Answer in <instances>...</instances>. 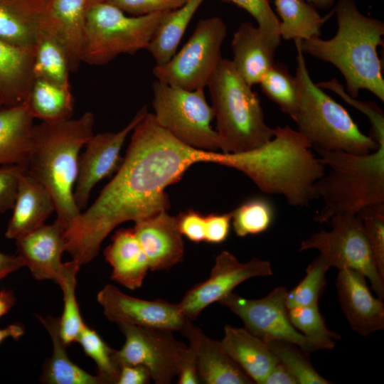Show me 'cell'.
Listing matches in <instances>:
<instances>
[{
    "label": "cell",
    "mask_w": 384,
    "mask_h": 384,
    "mask_svg": "<svg viewBox=\"0 0 384 384\" xmlns=\"http://www.w3.org/2000/svg\"><path fill=\"white\" fill-rule=\"evenodd\" d=\"M205 151L175 138L149 112L132 130L115 176L65 231L66 250L80 265L94 260L119 225L144 219L171 206L165 189L179 181Z\"/></svg>",
    "instance_id": "obj_1"
},
{
    "label": "cell",
    "mask_w": 384,
    "mask_h": 384,
    "mask_svg": "<svg viewBox=\"0 0 384 384\" xmlns=\"http://www.w3.org/2000/svg\"><path fill=\"white\" fill-rule=\"evenodd\" d=\"M274 129L273 137L260 146L238 153L205 151L203 162L238 170L260 191L282 196L291 206H308L316 198L315 184L326 168L297 130L288 125Z\"/></svg>",
    "instance_id": "obj_2"
},
{
    "label": "cell",
    "mask_w": 384,
    "mask_h": 384,
    "mask_svg": "<svg viewBox=\"0 0 384 384\" xmlns=\"http://www.w3.org/2000/svg\"><path fill=\"white\" fill-rule=\"evenodd\" d=\"M333 12L338 29L330 39L296 40L303 53L329 63L343 75L345 90L358 97L367 90L384 101V79L378 47L383 45L384 22L367 16L355 0H337Z\"/></svg>",
    "instance_id": "obj_3"
},
{
    "label": "cell",
    "mask_w": 384,
    "mask_h": 384,
    "mask_svg": "<svg viewBox=\"0 0 384 384\" xmlns=\"http://www.w3.org/2000/svg\"><path fill=\"white\" fill-rule=\"evenodd\" d=\"M95 116L85 112L77 119L34 124L26 173L50 193L56 220L65 229L81 213L73 196L80 149L94 134Z\"/></svg>",
    "instance_id": "obj_4"
},
{
    "label": "cell",
    "mask_w": 384,
    "mask_h": 384,
    "mask_svg": "<svg viewBox=\"0 0 384 384\" xmlns=\"http://www.w3.org/2000/svg\"><path fill=\"white\" fill-rule=\"evenodd\" d=\"M326 168L315 184L316 198L324 204L314 217L324 223L340 213L358 214L384 203V142L366 154L316 151Z\"/></svg>",
    "instance_id": "obj_5"
},
{
    "label": "cell",
    "mask_w": 384,
    "mask_h": 384,
    "mask_svg": "<svg viewBox=\"0 0 384 384\" xmlns=\"http://www.w3.org/2000/svg\"><path fill=\"white\" fill-rule=\"evenodd\" d=\"M207 87L221 152L249 151L273 137L274 129L265 122L257 93L238 73L231 60L222 59Z\"/></svg>",
    "instance_id": "obj_6"
},
{
    "label": "cell",
    "mask_w": 384,
    "mask_h": 384,
    "mask_svg": "<svg viewBox=\"0 0 384 384\" xmlns=\"http://www.w3.org/2000/svg\"><path fill=\"white\" fill-rule=\"evenodd\" d=\"M296 75L299 100L293 120L315 151L366 154L379 143L363 134L348 112L313 82L298 43Z\"/></svg>",
    "instance_id": "obj_7"
},
{
    "label": "cell",
    "mask_w": 384,
    "mask_h": 384,
    "mask_svg": "<svg viewBox=\"0 0 384 384\" xmlns=\"http://www.w3.org/2000/svg\"><path fill=\"white\" fill-rule=\"evenodd\" d=\"M166 13L129 16L106 1L89 4L82 63L103 65L121 54L146 49Z\"/></svg>",
    "instance_id": "obj_8"
},
{
    "label": "cell",
    "mask_w": 384,
    "mask_h": 384,
    "mask_svg": "<svg viewBox=\"0 0 384 384\" xmlns=\"http://www.w3.org/2000/svg\"><path fill=\"white\" fill-rule=\"evenodd\" d=\"M156 122L175 138L194 149L218 151V134L211 126L213 108L204 89L188 90L156 80L152 84Z\"/></svg>",
    "instance_id": "obj_9"
},
{
    "label": "cell",
    "mask_w": 384,
    "mask_h": 384,
    "mask_svg": "<svg viewBox=\"0 0 384 384\" xmlns=\"http://www.w3.org/2000/svg\"><path fill=\"white\" fill-rule=\"evenodd\" d=\"M227 32L218 16L201 19L182 48L167 63L153 68L156 80L188 90L204 89L223 59Z\"/></svg>",
    "instance_id": "obj_10"
},
{
    "label": "cell",
    "mask_w": 384,
    "mask_h": 384,
    "mask_svg": "<svg viewBox=\"0 0 384 384\" xmlns=\"http://www.w3.org/2000/svg\"><path fill=\"white\" fill-rule=\"evenodd\" d=\"M331 230H320L302 241L299 252L316 250L329 267L356 270L368 278L380 299L384 279L378 270L361 218L340 213L329 220Z\"/></svg>",
    "instance_id": "obj_11"
},
{
    "label": "cell",
    "mask_w": 384,
    "mask_h": 384,
    "mask_svg": "<svg viewBox=\"0 0 384 384\" xmlns=\"http://www.w3.org/2000/svg\"><path fill=\"white\" fill-rule=\"evenodd\" d=\"M117 324L125 336L123 346L115 353L119 367L143 366L155 383H171L177 376L188 346L177 340L171 331L127 323Z\"/></svg>",
    "instance_id": "obj_12"
},
{
    "label": "cell",
    "mask_w": 384,
    "mask_h": 384,
    "mask_svg": "<svg viewBox=\"0 0 384 384\" xmlns=\"http://www.w3.org/2000/svg\"><path fill=\"white\" fill-rule=\"evenodd\" d=\"M287 289L277 287L267 296L249 299L231 292L219 302L239 316L251 334L267 343L284 341L310 353L316 349L311 341L292 325L286 305Z\"/></svg>",
    "instance_id": "obj_13"
},
{
    "label": "cell",
    "mask_w": 384,
    "mask_h": 384,
    "mask_svg": "<svg viewBox=\"0 0 384 384\" xmlns=\"http://www.w3.org/2000/svg\"><path fill=\"white\" fill-rule=\"evenodd\" d=\"M272 274L268 260L253 258L241 262L233 253L223 250L217 255L209 277L187 291L178 305L186 319L196 320L208 306L219 302L242 282Z\"/></svg>",
    "instance_id": "obj_14"
},
{
    "label": "cell",
    "mask_w": 384,
    "mask_h": 384,
    "mask_svg": "<svg viewBox=\"0 0 384 384\" xmlns=\"http://www.w3.org/2000/svg\"><path fill=\"white\" fill-rule=\"evenodd\" d=\"M147 112V107L144 106L120 131L93 134L87 142L85 149L79 157L73 191L75 202L80 211L86 207L95 186L118 170L123 159L120 152L128 134Z\"/></svg>",
    "instance_id": "obj_15"
},
{
    "label": "cell",
    "mask_w": 384,
    "mask_h": 384,
    "mask_svg": "<svg viewBox=\"0 0 384 384\" xmlns=\"http://www.w3.org/2000/svg\"><path fill=\"white\" fill-rule=\"evenodd\" d=\"M97 299L107 319L117 324L127 323L174 332L180 331L186 320L178 304L132 297L111 284L105 285L98 292Z\"/></svg>",
    "instance_id": "obj_16"
},
{
    "label": "cell",
    "mask_w": 384,
    "mask_h": 384,
    "mask_svg": "<svg viewBox=\"0 0 384 384\" xmlns=\"http://www.w3.org/2000/svg\"><path fill=\"white\" fill-rule=\"evenodd\" d=\"M65 231L55 220L15 240L17 255L35 279L60 284L65 269V263L61 260L66 250Z\"/></svg>",
    "instance_id": "obj_17"
},
{
    "label": "cell",
    "mask_w": 384,
    "mask_h": 384,
    "mask_svg": "<svg viewBox=\"0 0 384 384\" xmlns=\"http://www.w3.org/2000/svg\"><path fill=\"white\" fill-rule=\"evenodd\" d=\"M361 273L348 268L338 270L336 287L341 308L351 329L366 336L384 329V304L374 297Z\"/></svg>",
    "instance_id": "obj_18"
},
{
    "label": "cell",
    "mask_w": 384,
    "mask_h": 384,
    "mask_svg": "<svg viewBox=\"0 0 384 384\" xmlns=\"http://www.w3.org/2000/svg\"><path fill=\"white\" fill-rule=\"evenodd\" d=\"M133 230L147 257L150 270H167L183 260L184 243L177 218L167 211L134 222Z\"/></svg>",
    "instance_id": "obj_19"
},
{
    "label": "cell",
    "mask_w": 384,
    "mask_h": 384,
    "mask_svg": "<svg viewBox=\"0 0 384 384\" xmlns=\"http://www.w3.org/2000/svg\"><path fill=\"white\" fill-rule=\"evenodd\" d=\"M180 331L195 353L201 383H254L224 350L220 341L208 337L191 320L186 319Z\"/></svg>",
    "instance_id": "obj_20"
},
{
    "label": "cell",
    "mask_w": 384,
    "mask_h": 384,
    "mask_svg": "<svg viewBox=\"0 0 384 384\" xmlns=\"http://www.w3.org/2000/svg\"><path fill=\"white\" fill-rule=\"evenodd\" d=\"M89 0H48L43 31L61 45L68 58L70 72H77L82 63L86 11Z\"/></svg>",
    "instance_id": "obj_21"
},
{
    "label": "cell",
    "mask_w": 384,
    "mask_h": 384,
    "mask_svg": "<svg viewBox=\"0 0 384 384\" xmlns=\"http://www.w3.org/2000/svg\"><path fill=\"white\" fill-rule=\"evenodd\" d=\"M231 48L235 69L251 87L259 84L274 63L277 49L257 26L248 21L241 23L234 33Z\"/></svg>",
    "instance_id": "obj_22"
},
{
    "label": "cell",
    "mask_w": 384,
    "mask_h": 384,
    "mask_svg": "<svg viewBox=\"0 0 384 384\" xmlns=\"http://www.w3.org/2000/svg\"><path fill=\"white\" fill-rule=\"evenodd\" d=\"M12 210L5 236L16 240L44 224L55 206L46 188L26 171L20 178Z\"/></svg>",
    "instance_id": "obj_23"
},
{
    "label": "cell",
    "mask_w": 384,
    "mask_h": 384,
    "mask_svg": "<svg viewBox=\"0 0 384 384\" xmlns=\"http://www.w3.org/2000/svg\"><path fill=\"white\" fill-rule=\"evenodd\" d=\"M36 49H26L0 39V102L6 107L26 103L36 80Z\"/></svg>",
    "instance_id": "obj_24"
},
{
    "label": "cell",
    "mask_w": 384,
    "mask_h": 384,
    "mask_svg": "<svg viewBox=\"0 0 384 384\" xmlns=\"http://www.w3.org/2000/svg\"><path fill=\"white\" fill-rule=\"evenodd\" d=\"M44 0H0V39L36 49L46 11Z\"/></svg>",
    "instance_id": "obj_25"
},
{
    "label": "cell",
    "mask_w": 384,
    "mask_h": 384,
    "mask_svg": "<svg viewBox=\"0 0 384 384\" xmlns=\"http://www.w3.org/2000/svg\"><path fill=\"white\" fill-rule=\"evenodd\" d=\"M112 268L111 279L131 290L139 288L149 270L147 257L133 228H121L104 252Z\"/></svg>",
    "instance_id": "obj_26"
},
{
    "label": "cell",
    "mask_w": 384,
    "mask_h": 384,
    "mask_svg": "<svg viewBox=\"0 0 384 384\" xmlns=\"http://www.w3.org/2000/svg\"><path fill=\"white\" fill-rule=\"evenodd\" d=\"M220 343L254 383L262 384L269 372L279 362L268 344L246 329L225 325Z\"/></svg>",
    "instance_id": "obj_27"
},
{
    "label": "cell",
    "mask_w": 384,
    "mask_h": 384,
    "mask_svg": "<svg viewBox=\"0 0 384 384\" xmlns=\"http://www.w3.org/2000/svg\"><path fill=\"white\" fill-rule=\"evenodd\" d=\"M33 119L26 104L0 110V166L26 167Z\"/></svg>",
    "instance_id": "obj_28"
},
{
    "label": "cell",
    "mask_w": 384,
    "mask_h": 384,
    "mask_svg": "<svg viewBox=\"0 0 384 384\" xmlns=\"http://www.w3.org/2000/svg\"><path fill=\"white\" fill-rule=\"evenodd\" d=\"M48 332L53 343V353L44 363L41 382L48 384H104L97 375H93L74 363L68 357L59 334V319L37 315Z\"/></svg>",
    "instance_id": "obj_29"
},
{
    "label": "cell",
    "mask_w": 384,
    "mask_h": 384,
    "mask_svg": "<svg viewBox=\"0 0 384 384\" xmlns=\"http://www.w3.org/2000/svg\"><path fill=\"white\" fill-rule=\"evenodd\" d=\"M279 17V35L284 40L304 41L320 37L321 28L334 14L321 16L306 0H274Z\"/></svg>",
    "instance_id": "obj_30"
},
{
    "label": "cell",
    "mask_w": 384,
    "mask_h": 384,
    "mask_svg": "<svg viewBox=\"0 0 384 384\" xmlns=\"http://www.w3.org/2000/svg\"><path fill=\"white\" fill-rule=\"evenodd\" d=\"M203 1L187 0L180 7L165 14L146 48L156 65L165 64L176 53L191 20Z\"/></svg>",
    "instance_id": "obj_31"
},
{
    "label": "cell",
    "mask_w": 384,
    "mask_h": 384,
    "mask_svg": "<svg viewBox=\"0 0 384 384\" xmlns=\"http://www.w3.org/2000/svg\"><path fill=\"white\" fill-rule=\"evenodd\" d=\"M27 105L32 117L42 122H57L71 118L74 98L70 88L43 80H36Z\"/></svg>",
    "instance_id": "obj_32"
},
{
    "label": "cell",
    "mask_w": 384,
    "mask_h": 384,
    "mask_svg": "<svg viewBox=\"0 0 384 384\" xmlns=\"http://www.w3.org/2000/svg\"><path fill=\"white\" fill-rule=\"evenodd\" d=\"M68 58L61 45L52 36L41 31L36 45L33 63L35 79L70 88Z\"/></svg>",
    "instance_id": "obj_33"
},
{
    "label": "cell",
    "mask_w": 384,
    "mask_h": 384,
    "mask_svg": "<svg viewBox=\"0 0 384 384\" xmlns=\"http://www.w3.org/2000/svg\"><path fill=\"white\" fill-rule=\"evenodd\" d=\"M259 84L265 95L293 119L298 107L299 88L297 78L289 73L287 66L274 63Z\"/></svg>",
    "instance_id": "obj_34"
},
{
    "label": "cell",
    "mask_w": 384,
    "mask_h": 384,
    "mask_svg": "<svg viewBox=\"0 0 384 384\" xmlns=\"http://www.w3.org/2000/svg\"><path fill=\"white\" fill-rule=\"evenodd\" d=\"M80 266L73 260L65 262L64 274L58 284L63 293V310L59 319V334L66 346L78 341L85 324L75 296L76 275Z\"/></svg>",
    "instance_id": "obj_35"
},
{
    "label": "cell",
    "mask_w": 384,
    "mask_h": 384,
    "mask_svg": "<svg viewBox=\"0 0 384 384\" xmlns=\"http://www.w3.org/2000/svg\"><path fill=\"white\" fill-rule=\"evenodd\" d=\"M318 303L289 309V317L294 328L311 341L316 351L331 350L341 336L327 328Z\"/></svg>",
    "instance_id": "obj_36"
},
{
    "label": "cell",
    "mask_w": 384,
    "mask_h": 384,
    "mask_svg": "<svg viewBox=\"0 0 384 384\" xmlns=\"http://www.w3.org/2000/svg\"><path fill=\"white\" fill-rule=\"evenodd\" d=\"M231 224L239 237L258 235L268 230L274 220L272 203L263 197L247 199L231 211Z\"/></svg>",
    "instance_id": "obj_37"
},
{
    "label": "cell",
    "mask_w": 384,
    "mask_h": 384,
    "mask_svg": "<svg viewBox=\"0 0 384 384\" xmlns=\"http://www.w3.org/2000/svg\"><path fill=\"white\" fill-rule=\"evenodd\" d=\"M84 353L95 363L104 384H117L120 367L116 359V350L110 348L98 333L84 324L78 341Z\"/></svg>",
    "instance_id": "obj_38"
},
{
    "label": "cell",
    "mask_w": 384,
    "mask_h": 384,
    "mask_svg": "<svg viewBox=\"0 0 384 384\" xmlns=\"http://www.w3.org/2000/svg\"><path fill=\"white\" fill-rule=\"evenodd\" d=\"M277 357L294 375L299 384H329L331 382L319 374L309 359V353L298 346L284 341L267 343Z\"/></svg>",
    "instance_id": "obj_39"
},
{
    "label": "cell",
    "mask_w": 384,
    "mask_h": 384,
    "mask_svg": "<svg viewBox=\"0 0 384 384\" xmlns=\"http://www.w3.org/2000/svg\"><path fill=\"white\" fill-rule=\"evenodd\" d=\"M329 268L320 255L316 257L308 265L303 279L293 289L287 292V309L319 302L326 285V274Z\"/></svg>",
    "instance_id": "obj_40"
},
{
    "label": "cell",
    "mask_w": 384,
    "mask_h": 384,
    "mask_svg": "<svg viewBox=\"0 0 384 384\" xmlns=\"http://www.w3.org/2000/svg\"><path fill=\"white\" fill-rule=\"evenodd\" d=\"M357 215L362 220L379 273L384 279V203L366 207Z\"/></svg>",
    "instance_id": "obj_41"
},
{
    "label": "cell",
    "mask_w": 384,
    "mask_h": 384,
    "mask_svg": "<svg viewBox=\"0 0 384 384\" xmlns=\"http://www.w3.org/2000/svg\"><path fill=\"white\" fill-rule=\"evenodd\" d=\"M235 4L246 11L257 21L269 41L278 48L281 43L279 19L273 11L269 0H221Z\"/></svg>",
    "instance_id": "obj_42"
},
{
    "label": "cell",
    "mask_w": 384,
    "mask_h": 384,
    "mask_svg": "<svg viewBox=\"0 0 384 384\" xmlns=\"http://www.w3.org/2000/svg\"><path fill=\"white\" fill-rule=\"evenodd\" d=\"M320 88L329 90L337 94L347 103L366 114L370 122V136L377 142H384V116L382 110L375 103L363 102L351 97L345 90L344 86L337 79L316 83Z\"/></svg>",
    "instance_id": "obj_43"
},
{
    "label": "cell",
    "mask_w": 384,
    "mask_h": 384,
    "mask_svg": "<svg viewBox=\"0 0 384 384\" xmlns=\"http://www.w3.org/2000/svg\"><path fill=\"white\" fill-rule=\"evenodd\" d=\"M26 171V167L21 164L0 166V213L13 209L20 178Z\"/></svg>",
    "instance_id": "obj_44"
},
{
    "label": "cell",
    "mask_w": 384,
    "mask_h": 384,
    "mask_svg": "<svg viewBox=\"0 0 384 384\" xmlns=\"http://www.w3.org/2000/svg\"><path fill=\"white\" fill-rule=\"evenodd\" d=\"M187 0H105L130 16H143L174 10Z\"/></svg>",
    "instance_id": "obj_45"
},
{
    "label": "cell",
    "mask_w": 384,
    "mask_h": 384,
    "mask_svg": "<svg viewBox=\"0 0 384 384\" xmlns=\"http://www.w3.org/2000/svg\"><path fill=\"white\" fill-rule=\"evenodd\" d=\"M177 218L178 228L190 241L199 243L205 241V216L193 209L181 213Z\"/></svg>",
    "instance_id": "obj_46"
},
{
    "label": "cell",
    "mask_w": 384,
    "mask_h": 384,
    "mask_svg": "<svg viewBox=\"0 0 384 384\" xmlns=\"http://www.w3.org/2000/svg\"><path fill=\"white\" fill-rule=\"evenodd\" d=\"M231 220V211L205 215V241L212 244L225 241L230 233Z\"/></svg>",
    "instance_id": "obj_47"
},
{
    "label": "cell",
    "mask_w": 384,
    "mask_h": 384,
    "mask_svg": "<svg viewBox=\"0 0 384 384\" xmlns=\"http://www.w3.org/2000/svg\"><path fill=\"white\" fill-rule=\"evenodd\" d=\"M176 377L178 384L201 383L195 353L189 346Z\"/></svg>",
    "instance_id": "obj_48"
},
{
    "label": "cell",
    "mask_w": 384,
    "mask_h": 384,
    "mask_svg": "<svg viewBox=\"0 0 384 384\" xmlns=\"http://www.w3.org/2000/svg\"><path fill=\"white\" fill-rule=\"evenodd\" d=\"M151 379L149 370L140 365H124L120 367L117 384H147Z\"/></svg>",
    "instance_id": "obj_49"
},
{
    "label": "cell",
    "mask_w": 384,
    "mask_h": 384,
    "mask_svg": "<svg viewBox=\"0 0 384 384\" xmlns=\"http://www.w3.org/2000/svg\"><path fill=\"white\" fill-rule=\"evenodd\" d=\"M262 384H299L290 370L279 361L269 372Z\"/></svg>",
    "instance_id": "obj_50"
},
{
    "label": "cell",
    "mask_w": 384,
    "mask_h": 384,
    "mask_svg": "<svg viewBox=\"0 0 384 384\" xmlns=\"http://www.w3.org/2000/svg\"><path fill=\"white\" fill-rule=\"evenodd\" d=\"M23 267V262L18 255H8L0 251V283L9 274Z\"/></svg>",
    "instance_id": "obj_51"
},
{
    "label": "cell",
    "mask_w": 384,
    "mask_h": 384,
    "mask_svg": "<svg viewBox=\"0 0 384 384\" xmlns=\"http://www.w3.org/2000/svg\"><path fill=\"white\" fill-rule=\"evenodd\" d=\"M25 332L24 326L20 323H14L5 328L0 329V344L6 338L19 339Z\"/></svg>",
    "instance_id": "obj_52"
},
{
    "label": "cell",
    "mask_w": 384,
    "mask_h": 384,
    "mask_svg": "<svg viewBox=\"0 0 384 384\" xmlns=\"http://www.w3.org/2000/svg\"><path fill=\"white\" fill-rule=\"evenodd\" d=\"M16 303L14 292L11 289H0V318L6 314Z\"/></svg>",
    "instance_id": "obj_53"
},
{
    "label": "cell",
    "mask_w": 384,
    "mask_h": 384,
    "mask_svg": "<svg viewBox=\"0 0 384 384\" xmlns=\"http://www.w3.org/2000/svg\"><path fill=\"white\" fill-rule=\"evenodd\" d=\"M319 9H328L332 7L336 0H306Z\"/></svg>",
    "instance_id": "obj_54"
},
{
    "label": "cell",
    "mask_w": 384,
    "mask_h": 384,
    "mask_svg": "<svg viewBox=\"0 0 384 384\" xmlns=\"http://www.w3.org/2000/svg\"><path fill=\"white\" fill-rule=\"evenodd\" d=\"M105 0H89V4L94 3V2H100V1H105Z\"/></svg>",
    "instance_id": "obj_55"
},
{
    "label": "cell",
    "mask_w": 384,
    "mask_h": 384,
    "mask_svg": "<svg viewBox=\"0 0 384 384\" xmlns=\"http://www.w3.org/2000/svg\"><path fill=\"white\" fill-rule=\"evenodd\" d=\"M46 2L48 1V0H44Z\"/></svg>",
    "instance_id": "obj_56"
},
{
    "label": "cell",
    "mask_w": 384,
    "mask_h": 384,
    "mask_svg": "<svg viewBox=\"0 0 384 384\" xmlns=\"http://www.w3.org/2000/svg\"><path fill=\"white\" fill-rule=\"evenodd\" d=\"M2 105L1 103L0 102V106Z\"/></svg>",
    "instance_id": "obj_57"
}]
</instances>
